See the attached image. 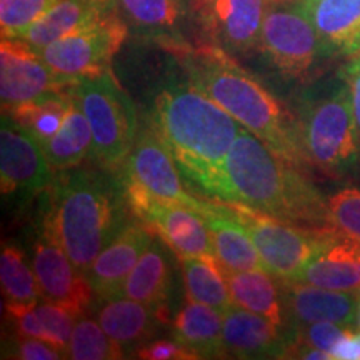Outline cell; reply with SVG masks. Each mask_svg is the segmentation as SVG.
<instances>
[{"mask_svg": "<svg viewBox=\"0 0 360 360\" xmlns=\"http://www.w3.org/2000/svg\"><path fill=\"white\" fill-rule=\"evenodd\" d=\"M215 200L249 207L260 214L309 229H334L327 199L300 165L242 127L229 150Z\"/></svg>", "mask_w": 360, "mask_h": 360, "instance_id": "obj_1", "label": "cell"}, {"mask_svg": "<svg viewBox=\"0 0 360 360\" xmlns=\"http://www.w3.org/2000/svg\"><path fill=\"white\" fill-rule=\"evenodd\" d=\"M152 127L169 148L184 184L215 200L242 125L191 82H175L155 97Z\"/></svg>", "mask_w": 360, "mask_h": 360, "instance_id": "obj_2", "label": "cell"}, {"mask_svg": "<svg viewBox=\"0 0 360 360\" xmlns=\"http://www.w3.org/2000/svg\"><path fill=\"white\" fill-rule=\"evenodd\" d=\"M165 49L179 58L188 82L229 112L242 127L297 165L305 164L297 120L257 79L236 64L229 52L214 44L191 47L186 42H175Z\"/></svg>", "mask_w": 360, "mask_h": 360, "instance_id": "obj_3", "label": "cell"}, {"mask_svg": "<svg viewBox=\"0 0 360 360\" xmlns=\"http://www.w3.org/2000/svg\"><path fill=\"white\" fill-rule=\"evenodd\" d=\"M124 188L115 191L92 172H69L52 182L45 229L72 262L87 274L97 255L125 227Z\"/></svg>", "mask_w": 360, "mask_h": 360, "instance_id": "obj_4", "label": "cell"}, {"mask_svg": "<svg viewBox=\"0 0 360 360\" xmlns=\"http://www.w3.org/2000/svg\"><path fill=\"white\" fill-rule=\"evenodd\" d=\"M297 127L305 165L334 179L357 174L360 132L352 97L344 80L326 96L305 103Z\"/></svg>", "mask_w": 360, "mask_h": 360, "instance_id": "obj_5", "label": "cell"}, {"mask_svg": "<svg viewBox=\"0 0 360 360\" xmlns=\"http://www.w3.org/2000/svg\"><path fill=\"white\" fill-rule=\"evenodd\" d=\"M72 96L92 130V155L102 167L120 169L139 135L137 112L112 70L79 79Z\"/></svg>", "mask_w": 360, "mask_h": 360, "instance_id": "obj_6", "label": "cell"}, {"mask_svg": "<svg viewBox=\"0 0 360 360\" xmlns=\"http://www.w3.org/2000/svg\"><path fill=\"white\" fill-rule=\"evenodd\" d=\"M229 207L254 240L265 270L278 281H295L300 270L319 250L327 233L334 231L283 222L244 205L229 204Z\"/></svg>", "mask_w": 360, "mask_h": 360, "instance_id": "obj_7", "label": "cell"}, {"mask_svg": "<svg viewBox=\"0 0 360 360\" xmlns=\"http://www.w3.org/2000/svg\"><path fill=\"white\" fill-rule=\"evenodd\" d=\"M260 51L283 74H307L323 57L321 40L304 0H270L264 15Z\"/></svg>", "mask_w": 360, "mask_h": 360, "instance_id": "obj_8", "label": "cell"}, {"mask_svg": "<svg viewBox=\"0 0 360 360\" xmlns=\"http://www.w3.org/2000/svg\"><path fill=\"white\" fill-rule=\"evenodd\" d=\"M129 34V25L119 12H109L96 24L58 39L37 51L57 74L69 79L97 77L110 70L115 53Z\"/></svg>", "mask_w": 360, "mask_h": 360, "instance_id": "obj_9", "label": "cell"}, {"mask_svg": "<svg viewBox=\"0 0 360 360\" xmlns=\"http://www.w3.org/2000/svg\"><path fill=\"white\" fill-rule=\"evenodd\" d=\"M120 170L124 191H139L155 199L191 207L200 214L204 210L205 200L192 197L186 191L182 175L154 127L139 132Z\"/></svg>", "mask_w": 360, "mask_h": 360, "instance_id": "obj_10", "label": "cell"}, {"mask_svg": "<svg viewBox=\"0 0 360 360\" xmlns=\"http://www.w3.org/2000/svg\"><path fill=\"white\" fill-rule=\"evenodd\" d=\"M75 82V79L57 74L42 56L22 39H2L0 101L4 114L49 94L70 90Z\"/></svg>", "mask_w": 360, "mask_h": 360, "instance_id": "obj_11", "label": "cell"}, {"mask_svg": "<svg viewBox=\"0 0 360 360\" xmlns=\"http://www.w3.org/2000/svg\"><path fill=\"white\" fill-rule=\"evenodd\" d=\"M130 210L170 247L179 259L215 255L210 229L204 215L191 207L165 202L139 191H124Z\"/></svg>", "mask_w": 360, "mask_h": 360, "instance_id": "obj_12", "label": "cell"}, {"mask_svg": "<svg viewBox=\"0 0 360 360\" xmlns=\"http://www.w3.org/2000/svg\"><path fill=\"white\" fill-rule=\"evenodd\" d=\"M32 269L44 300L62 305L84 317L92 299V285L47 229H44L42 236L35 242Z\"/></svg>", "mask_w": 360, "mask_h": 360, "instance_id": "obj_13", "label": "cell"}, {"mask_svg": "<svg viewBox=\"0 0 360 360\" xmlns=\"http://www.w3.org/2000/svg\"><path fill=\"white\" fill-rule=\"evenodd\" d=\"M52 170L42 143L4 114L0 127V188L4 195L44 191L52 182Z\"/></svg>", "mask_w": 360, "mask_h": 360, "instance_id": "obj_14", "label": "cell"}, {"mask_svg": "<svg viewBox=\"0 0 360 360\" xmlns=\"http://www.w3.org/2000/svg\"><path fill=\"white\" fill-rule=\"evenodd\" d=\"M270 0H197V15L207 37L229 53L260 49L264 15Z\"/></svg>", "mask_w": 360, "mask_h": 360, "instance_id": "obj_15", "label": "cell"}, {"mask_svg": "<svg viewBox=\"0 0 360 360\" xmlns=\"http://www.w3.org/2000/svg\"><path fill=\"white\" fill-rule=\"evenodd\" d=\"M283 328L290 332L314 322H334L355 328V292L332 290L295 281H281Z\"/></svg>", "mask_w": 360, "mask_h": 360, "instance_id": "obj_16", "label": "cell"}, {"mask_svg": "<svg viewBox=\"0 0 360 360\" xmlns=\"http://www.w3.org/2000/svg\"><path fill=\"white\" fill-rule=\"evenodd\" d=\"M150 233L152 231L147 225L129 224L112 238L85 274L94 294L103 300L120 295L125 278L154 242Z\"/></svg>", "mask_w": 360, "mask_h": 360, "instance_id": "obj_17", "label": "cell"}, {"mask_svg": "<svg viewBox=\"0 0 360 360\" xmlns=\"http://www.w3.org/2000/svg\"><path fill=\"white\" fill-rule=\"evenodd\" d=\"M295 282L360 294V240L330 231Z\"/></svg>", "mask_w": 360, "mask_h": 360, "instance_id": "obj_18", "label": "cell"}, {"mask_svg": "<svg viewBox=\"0 0 360 360\" xmlns=\"http://www.w3.org/2000/svg\"><path fill=\"white\" fill-rule=\"evenodd\" d=\"M281 330L264 315L233 304L224 312L225 355L236 359L285 357L289 340Z\"/></svg>", "mask_w": 360, "mask_h": 360, "instance_id": "obj_19", "label": "cell"}, {"mask_svg": "<svg viewBox=\"0 0 360 360\" xmlns=\"http://www.w3.org/2000/svg\"><path fill=\"white\" fill-rule=\"evenodd\" d=\"M214 242V254L227 272L265 269L247 229L236 219L227 202L207 199L202 210Z\"/></svg>", "mask_w": 360, "mask_h": 360, "instance_id": "obj_20", "label": "cell"}, {"mask_svg": "<svg viewBox=\"0 0 360 360\" xmlns=\"http://www.w3.org/2000/svg\"><path fill=\"white\" fill-rule=\"evenodd\" d=\"M323 57L360 52V0H304Z\"/></svg>", "mask_w": 360, "mask_h": 360, "instance_id": "obj_21", "label": "cell"}, {"mask_svg": "<svg viewBox=\"0 0 360 360\" xmlns=\"http://www.w3.org/2000/svg\"><path fill=\"white\" fill-rule=\"evenodd\" d=\"M174 339L199 359L227 357L224 349V314L210 305L188 300L175 317Z\"/></svg>", "mask_w": 360, "mask_h": 360, "instance_id": "obj_22", "label": "cell"}, {"mask_svg": "<svg viewBox=\"0 0 360 360\" xmlns=\"http://www.w3.org/2000/svg\"><path fill=\"white\" fill-rule=\"evenodd\" d=\"M115 8L129 29L165 45L182 42L175 34L186 17L182 0H115Z\"/></svg>", "mask_w": 360, "mask_h": 360, "instance_id": "obj_23", "label": "cell"}, {"mask_svg": "<svg viewBox=\"0 0 360 360\" xmlns=\"http://www.w3.org/2000/svg\"><path fill=\"white\" fill-rule=\"evenodd\" d=\"M114 11L85 2V0H57L53 6L44 13L35 24L30 27L22 40L34 47L35 51H42L58 39L79 32L85 27L96 24L105 13Z\"/></svg>", "mask_w": 360, "mask_h": 360, "instance_id": "obj_24", "label": "cell"}, {"mask_svg": "<svg viewBox=\"0 0 360 360\" xmlns=\"http://www.w3.org/2000/svg\"><path fill=\"white\" fill-rule=\"evenodd\" d=\"M103 330L122 347L146 344L155 334L160 312L127 297H115L103 302L97 314Z\"/></svg>", "mask_w": 360, "mask_h": 360, "instance_id": "obj_25", "label": "cell"}, {"mask_svg": "<svg viewBox=\"0 0 360 360\" xmlns=\"http://www.w3.org/2000/svg\"><path fill=\"white\" fill-rule=\"evenodd\" d=\"M170 283H172V269L167 254L162 245L152 242L125 278L119 297H127L146 304L159 310L162 315L167 302Z\"/></svg>", "mask_w": 360, "mask_h": 360, "instance_id": "obj_26", "label": "cell"}, {"mask_svg": "<svg viewBox=\"0 0 360 360\" xmlns=\"http://www.w3.org/2000/svg\"><path fill=\"white\" fill-rule=\"evenodd\" d=\"M229 292L232 302L238 307L264 315L269 321L283 328V312L281 297V281L265 269L227 272Z\"/></svg>", "mask_w": 360, "mask_h": 360, "instance_id": "obj_27", "label": "cell"}, {"mask_svg": "<svg viewBox=\"0 0 360 360\" xmlns=\"http://www.w3.org/2000/svg\"><path fill=\"white\" fill-rule=\"evenodd\" d=\"M180 260L188 300L210 305L222 314L232 307L225 269L215 255H192Z\"/></svg>", "mask_w": 360, "mask_h": 360, "instance_id": "obj_28", "label": "cell"}, {"mask_svg": "<svg viewBox=\"0 0 360 360\" xmlns=\"http://www.w3.org/2000/svg\"><path fill=\"white\" fill-rule=\"evenodd\" d=\"M42 148L53 170L77 167L85 157L92 154V130L77 101L70 107L60 129L42 143Z\"/></svg>", "mask_w": 360, "mask_h": 360, "instance_id": "obj_29", "label": "cell"}, {"mask_svg": "<svg viewBox=\"0 0 360 360\" xmlns=\"http://www.w3.org/2000/svg\"><path fill=\"white\" fill-rule=\"evenodd\" d=\"M0 283L6 310L13 319L34 310L40 304V290L34 269L29 267L24 254L6 245L0 254Z\"/></svg>", "mask_w": 360, "mask_h": 360, "instance_id": "obj_30", "label": "cell"}, {"mask_svg": "<svg viewBox=\"0 0 360 360\" xmlns=\"http://www.w3.org/2000/svg\"><path fill=\"white\" fill-rule=\"evenodd\" d=\"M74 102L75 98L70 89L27 102L7 112L6 115L12 117L17 124L29 130L40 143H44L60 129Z\"/></svg>", "mask_w": 360, "mask_h": 360, "instance_id": "obj_31", "label": "cell"}, {"mask_svg": "<svg viewBox=\"0 0 360 360\" xmlns=\"http://www.w3.org/2000/svg\"><path fill=\"white\" fill-rule=\"evenodd\" d=\"M67 359L74 360H117L124 359V347L92 319L80 317L72 330Z\"/></svg>", "mask_w": 360, "mask_h": 360, "instance_id": "obj_32", "label": "cell"}, {"mask_svg": "<svg viewBox=\"0 0 360 360\" xmlns=\"http://www.w3.org/2000/svg\"><path fill=\"white\" fill-rule=\"evenodd\" d=\"M57 0H0L2 39H22Z\"/></svg>", "mask_w": 360, "mask_h": 360, "instance_id": "obj_33", "label": "cell"}, {"mask_svg": "<svg viewBox=\"0 0 360 360\" xmlns=\"http://www.w3.org/2000/svg\"><path fill=\"white\" fill-rule=\"evenodd\" d=\"M327 212L335 231L360 240V188H342L327 197Z\"/></svg>", "mask_w": 360, "mask_h": 360, "instance_id": "obj_34", "label": "cell"}, {"mask_svg": "<svg viewBox=\"0 0 360 360\" xmlns=\"http://www.w3.org/2000/svg\"><path fill=\"white\" fill-rule=\"evenodd\" d=\"M350 334H352V328L339 326V323L314 322L302 328H297V330L290 332V334H285V337L289 340V344L307 345V347H314L322 350V352H327L332 357L337 345Z\"/></svg>", "mask_w": 360, "mask_h": 360, "instance_id": "obj_35", "label": "cell"}, {"mask_svg": "<svg viewBox=\"0 0 360 360\" xmlns=\"http://www.w3.org/2000/svg\"><path fill=\"white\" fill-rule=\"evenodd\" d=\"M35 312H37L40 322H42L49 342L60 349L67 359V345H69L72 330H74L75 323L80 319L79 315L62 307V305L47 302V300L44 304H39L35 307Z\"/></svg>", "mask_w": 360, "mask_h": 360, "instance_id": "obj_36", "label": "cell"}, {"mask_svg": "<svg viewBox=\"0 0 360 360\" xmlns=\"http://www.w3.org/2000/svg\"><path fill=\"white\" fill-rule=\"evenodd\" d=\"M17 359L24 360H58L65 359V354L49 340L34 339V337H20L15 340V350H13Z\"/></svg>", "mask_w": 360, "mask_h": 360, "instance_id": "obj_37", "label": "cell"}, {"mask_svg": "<svg viewBox=\"0 0 360 360\" xmlns=\"http://www.w3.org/2000/svg\"><path fill=\"white\" fill-rule=\"evenodd\" d=\"M139 357L147 360H192L199 359L177 340H157L137 350Z\"/></svg>", "mask_w": 360, "mask_h": 360, "instance_id": "obj_38", "label": "cell"}, {"mask_svg": "<svg viewBox=\"0 0 360 360\" xmlns=\"http://www.w3.org/2000/svg\"><path fill=\"white\" fill-rule=\"evenodd\" d=\"M352 58L342 67L340 79L347 84L350 97H352L354 115L357 120V127L360 132V52L350 56Z\"/></svg>", "mask_w": 360, "mask_h": 360, "instance_id": "obj_39", "label": "cell"}, {"mask_svg": "<svg viewBox=\"0 0 360 360\" xmlns=\"http://www.w3.org/2000/svg\"><path fill=\"white\" fill-rule=\"evenodd\" d=\"M15 327L17 332H19L20 337H34V339H47V334H45V328L40 322L37 312L34 310H29L24 315H19L15 317Z\"/></svg>", "mask_w": 360, "mask_h": 360, "instance_id": "obj_40", "label": "cell"}, {"mask_svg": "<svg viewBox=\"0 0 360 360\" xmlns=\"http://www.w3.org/2000/svg\"><path fill=\"white\" fill-rule=\"evenodd\" d=\"M332 357L335 360H360V344L355 334H350L337 345Z\"/></svg>", "mask_w": 360, "mask_h": 360, "instance_id": "obj_41", "label": "cell"}, {"mask_svg": "<svg viewBox=\"0 0 360 360\" xmlns=\"http://www.w3.org/2000/svg\"><path fill=\"white\" fill-rule=\"evenodd\" d=\"M85 2L96 4V6L105 8V11H117V8H115V0H85Z\"/></svg>", "mask_w": 360, "mask_h": 360, "instance_id": "obj_42", "label": "cell"}, {"mask_svg": "<svg viewBox=\"0 0 360 360\" xmlns=\"http://www.w3.org/2000/svg\"><path fill=\"white\" fill-rule=\"evenodd\" d=\"M355 328L360 332V294L357 297V315H355Z\"/></svg>", "mask_w": 360, "mask_h": 360, "instance_id": "obj_43", "label": "cell"}, {"mask_svg": "<svg viewBox=\"0 0 360 360\" xmlns=\"http://www.w3.org/2000/svg\"><path fill=\"white\" fill-rule=\"evenodd\" d=\"M355 339H357V340H359V344H360V332H359L357 335H355Z\"/></svg>", "mask_w": 360, "mask_h": 360, "instance_id": "obj_44", "label": "cell"}]
</instances>
